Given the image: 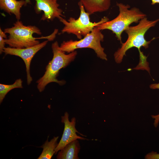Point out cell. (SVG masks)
<instances>
[{
	"mask_svg": "<svg viewBox=\"0 0 159 159\" xmlns=\"http://www.w3.org/2000/svg\"><path fill=\"white\" fill-rule=\"evenodd\" d=\"M58 30L55 29L51 35L40 37H34L33 35L42 34L40 29L35 26L24 25L22 22L17 20L14 26L4 29V32L8 34V38L5 39L6 44L9 47L17 48H23L32 47L40 43L38 39H47L49 41L53 40L55 38Z\"/></svg>",
	"mask_w": 159,
	"mask_h": 159,
	"instance_id": "obj_1",
	"label": "cell"
},
{
	"mask_svg": "<svg viewBox=\"0 0 159 159\" xmlns=\"http://www.w3.org/2000/svg\"><path fill=\"white\" fill-rule=\"evenodd\" d=\"M52 48L53 53V58L46 67V71L43 75L36 82L37 87L39 91L41 92L49 83L55 82L60 85L65 84L63 80H59L57 78L59 70L67 66L73 61L77 54L74 51L68 54L59 49L58 42L56 41L52 43Z\"/></svg>",
	"mask_w": 159,
	"mask_h": 159,
	"instance_id": "obj_2",
	"label": "cell"
},
{
	"mask_svg": "<svg viewBox=\"0 0 159 159\" xmlns=\"http://www.w3.org/2000/svg\"><path fill=\"white\" fill-rule=\"evenodd\" d=\"M159 21V19L153 21H150L145 17L139 22L138 24L133 26H129L125 30L128 35L126 42L122 43L121 47L119 48L114 54L115 62L117 63H120L123 57L125 55L126 52L129 49L135 47L139 51L143 47L145 49L148 48L151 42L147 41L145 38V35L147 31L150 28L155 26Z\"/></svg>",
	"mask_w": 159,
	"mask_h": 159,
	"instance_id": "obj_3",
	"label": "cell"
},
{
	"mask_svg": "<svg viewBox=\"0 0 159 159\" xmlns=\"http://www.w3.org/2000/svg\"><path fill=\"white\" fill-rule=\"evenodd\" d=\"M119 13L114 19L97 25L100 30L108 29L115 34V37L122 44L121 34L133 23H137L146 15L136 7L129 9L130 6L122 3H117Z\"/></svg>",
	"mask_w": 159,
	"mask_h": 159,
	"instance_id": "obj_4",
	"label": "cell"
},
{
	"mask_svg": "<svg viewBox=\"0 0 159 159\" xmlns=\"http://www.w3.org/2000/svg\"><path fill=\"white\" fill-rule=\"evenodd\" d=\"M78 4L80 15L77 19L70 17L67 21L62 17L59 20L64 25L61 30L62 33L74 34L80 39L82 36L85 37L90 33L95 26L107 21L109 19L107 17H104L98 22H92L90 21V14L86 11L82 4L80 1Z\"/></svg>",
	"mask_w": 159,
	"mask_h": 159,
	"instance_id": "obj_5",
	"label": "cell"
},
{
	"mask_svg": "<svg viewBox=\"0 0 159 159\" xmlns=\"http://www.w3.org/2000/svg\"><path fill=\"white\" fill-rule=\"evenodd\" d=\"M104 39V36L101 30L96 26L83 39L79 41L70 40L63 41L59 46V49L64 52L70 53L77 49L89 48L94 50L97 57L107 60V55L101 44V42L103 41Z\"/></svg>",
	"mask_w": 159,
	"mask_h": 159,
	"instance_id": "obj_6",
	"label": "cell"
},
{
	"mask_svg": "<svg viewBox=\"0 0 159 159\" xmlns=\"http://www.w3.org/2000/svg\"><path fill=\"white\" fill-rule=\"evenodd\" d=\"M48 40L34 46L30 47L17 48L8 47H5L3 52L5 55H11L19 57L24 62L26 67L27 83L28 85L30 84L32 78L30 75V66L31 61L35 55L47 44Z\"/></svg>",
	"mask_w": 159,
	"mask_h": 159,
	"instance_id": "obj_7",
	"label": "cell"
},
{
	"mask_svg": "<svg viewBox=\"0 0 159 159\" xmlns=\"http://www.w3.org/2000/svg\"><path fill=\"white\" fill-rule=\"evenodd\" d=\"M32 0H25V6L30 4ZM36 1L34 10L37 14H39L43 11L44 12L41 20L47 21H52L55 18L60 19L62 17L63 10L59 8L58 0H34Z\"/></svg>",
	"mask_w": 159,
	"mask_h": 159,
	"instance_id": "obj_8",
	"label": "cell"
},
{
	"mask_svg": "<svg viewBox=\"0 0 159 159\" xmlns=\"http://www.w3.org/2000/svg\"><path fill=\"white\" fill-rule=\"evenodd\" d=\"M68 113L66 112L61 117V122L64 124V129L61 138L55 149V154L62 149L67 144L76 140H84L86 138L78 135L76 132L80 133L75 128L76 120L73 117L70 121Z\"/></svg>",
	"mask_w": 159,
	"mask_h": 159,
	"instance_id": "obj_9",
	"label": "cell"
},
{
	"mask_svg": "<svg viewBox=\"0 0 159 159\" xmlns=\"http://www.w3.org/2000/svg\"><path fill=\"white\" fill-rule=\"evenodd\" d=\"M86 11L90 15L107 10L111 5V0H79Z\"/></svg>",
	"mask_w": 159,
	"mask_h": 159,
	"instance_id": "obj_10",
	"label": "cell"
},
{
	"mask_svg": "<svg viewBox=\"0 0 159 159\" xmlns=\"http://www.w3.org/2000/svg\"><path fill=\"white\" fill-rule=\"evenodd\" d=\"M25 6V0H0V8L10 15L14 14L17 20L21 17V9Z\"/></svg>",
	"mask_w": 159,
	"mask_h": 159,
	"instance_id": "obj_11",
	"label": "cell"
},
{
	"mask_svg": "<svg viewBox=\"0 0 159 159\" xmlns=\"http://www.w3.org/2000/svg\"><path fill=\"white\" fill-rule=\"evenodd\" d=\"M80 149L79 141L74 140L67 144L59 151L57 158L58 159H78V154Z\"/></svg>",
	"mask_w": 159,
	"mask_h": 159,
	"instance_id": "obj_12",
	"label": "cell"
},
{
	"mask_svg": "<svg viewBox=\"0 0 159 159\" xmlns=\"http://www.w3.org/2000/svg\"><path fill=\"white\" fill-rule=\"evenodd\" d=\"M59 137H54L50 141L47 140L45 143L40 147L43 148L42 152L37 159H50L54 154L55 149L58 144L57 141Z\"/></svg>",
	"mask_w": 159,
	"mask_h": 159,
	"instance_id": "obj_13",
	"label": "cell"
},
{
	"mask_svg": "<svg viewBox=\"0 0 159 159\" xmlns=\"http://www.w3.org/2000/svg\"><path fill=\"white\" fill-rule=\"evenodd\" d=\"M22 81L21 79H17L11 85L0 84V103H1L7 94L15 88H22Z\"/></svg>",
	"mask_w": 159,
	"mask_h": 159,
	"instance_id": "obj_14",
	"label": "cell"
},
{
	"mask_svg": "<svg viewBox=\"0 0 159 159\" xmlns=\"http://www.w3.org/2000/svg\"><path fill=\"white\" fill-rule=\"evenodd\" d=\"M6 35L4 32L3 31L1 28H0V54L3 52L5 47V39H6Z\"/></svg>",
	"mask_w": 159,
	"mask_h": 159,
	"instance_id": "obj_15",
	"label": "cell"
},
{
	"mask_svg": "<svg viewBox=\"0 0 159 159\" xmlns=\"http://www.w3.org/2000/svg\"><path fill=\"white\" fill-rule=\"evenodd\" d=\"M146 159H159V154L156 152L152 151L147 154L145 157Z\"/></svg>",
	"mask_w": 159,
	"mask_h": 159,
	"instance_id": "obj_16",
	"label": "cell"
},
{
	"mask_svg": "<svg viewBox=\"0 0 159 159\" xmlns=\"http://www.w3.org/2000/svg\"><path fill=\"white\" fill-rule=\"evenodd\" d=\"M151 117L155 119L154 125L155 127H156L158 126L159 122V113L155 115H151Z\"/></svg>",
	"mask_w": 159,
	"mask_h": 159,
	"instance_id": "obj_17",
	"label": "cell"
},
{
	"mask_svg": "<svg viewBox=\"0 0 159 159\" xmlns=\"http://www.w3.org/2000/svg\"><path fill=\"white\" fill-rule=\"evenodd\" d=\"M150 87L152 89H159V83L151 84L150 85Z\"/></svg>",
	"mask_w": 159,
	"mask_h": 159,
	"instance_id": "obj_18",
	"label": "cell"
},
{
	"mask_svg": "<svg viewBox=\"0 0 159 159\" xmlns=\"http://www.w3.org/2000/svg\"><path fill=\"white\" fill-rule=\"evenodd\" d=\"M152 1L151 4L154 5L157 3L159 4V0H151Z\"/></svg>",
	"mask_w": 159,
	"mask_h": 159,
	"instance_id": "obj_19",
	"label": "cell"
}]
</instances>
